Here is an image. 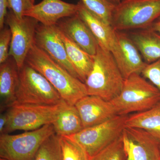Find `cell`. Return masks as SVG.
I'll use <instances>...</instances> for the list:
<instances>
[{"instance_id": "10", "label": "cell", "mask_w": 160, "mask_h": 160, "mask_svg": "<svg viewBox=\"0 0 160 160\" xmlns=\"http://www.w3.org/2000/svg\"><path fill=\"white\" fill-rule=\"evenodd\" d=\"M121 136L126 160H160V141L147 132L126 126Z\"/></svg>"}, {"instance_id": "30", "label": "cell", "mask_w": 160, "mask_h": 160, "mask_svg": "<svg viewBox=\"0 0 160 160\" xmlns=\"http://www.w3.org/2000/svg\"><path fill=\"white\" fill-rule=\"evenodd\" d=\"M8 122V116L6 111L1 112L0 115V134H3L6 124Z\"/></svg>"}, {"instance_id": "17", "label": "cell", "mask_w": 160, "mask_h": 160, "mask_svg": "<svg viewBox=\"0 0 160 160\" xmlns=\"http://www.w3.org/2000/svg\"><path fill=\"white\" fill-rule=\"evenodd\" d=\"M0 65V109L2 112L15 103L19 75L16 63L11 57Z\"/></svg>"}, {"instance_id": "3", "label": "cell", "mask_w": 160, "mask_h": 160, "mask_svg": "<svg viewBox=\"0 0 160 160\" xmlns=\"http://www.w3.org/2000/svg\"><path fill=\"white\" fill-rule=\"evenodd\" d=\"M118 115L148 110L160 102V91L149 81L138 73L132 74L124 81L122 89L110 101Z\"/></svg>"}, {"instance_id": "1", "label": "cell", "mask_w": 160, "mask_h": 160, "mask_svg": "<svg viewBox=\"0 0 160 160\" xmlns=\"http://www.w3.org/2000/svg\"><path fill=\"white\" fill-rule=\"evenodd\" d=\"M26 63L42 74L69 105H75L88 95L85 83L72 75L35 44L28 52Z\"/></svg>"}, {"instance_id": "22", "label": "cell", "mask_w": 160, "mask_h": 160, "mask_svg": "<svg viewBox=\"0 0 160 160\" xmlns=\"http://www.w3.org/2000/svg\"><path fill=\"white\" fill-rule=\"evenodd\" d=\"M59 139L62 160L91 159L86 150L74 140L63 136H59Z\"/></svg>"}, {"instance_id": "13", "label": "cell", "mask_w": 160, "mask_h": 160, "mask_svg": "<svg viewBox=\"0 0 160 160\" xmlns=\"http://www.w3.org/2000/svg\"><path fill=\"white\" fill-rule=\"evenodd\" d=\"M78 14L87 24L99 46L109 50L117 61L121 55V48L118 42L115 30L112 26L103 22L83 5L82 2L77 3Z\"/></svg>"}, {"instance_id": "36", "label": "cell", "mask_w": 160, "mask_h": 160, "mask_svg": "<svg viewBox=\"0 0 160 160\" xmlns=\"http://www.w3.org/2000/svg\"></svg>"}, {"instance_id": "6", "label": "cell", "mask_w": 160, "mask_h": 160, "mask_svg": "<svg viewBox=\"0 0 160 160\" xmlns=\"http://www.w3.org/2000/svg\"><path fill=\"white\" fill-rule=\"evenodd\" d=\"M52 124L17 135L0 136V158L8 160H35L44 142L54 134Z\"/></svg>"}, {"instance_id": "12", "label": "cell", "mask_w": 160, "mask_h": 160, "mask_svg": "<svg viewBox=\"0 0 160 160\" xmlns=\"http://www.w3.org/2000/svg\"><path fill=\"white\" fill-rule=\"evenodd\" d=\"M75 106L79 113L84 128L98 125L118 115L110 101L97 96L88 95L79 100Z\"/></svg>"}, {"instance_id": "28", "label": "cell", "mask_w": 160, "mask_h": 160, "mask_svg": "<svg viewBox=\"0 0 160 160\" xmlns=\"http://www.w3.org/2000/svg\"><path fill=\"white\" fill-rule=\"evenodd\" d=\"M32 0H9V9L17 18L22 19L24 13L34 6Z\"/></svg>"}, {"instance_id": "7", "label": "cell", "mask_w": 160, "mask_h": 160, "mask_svg": "<svg viewBox=\"0 0 160 160\" xmlns=\"http://www.w3.org/2000/svg\"><path fill=\"white\" fill-rule=\"evenodd\" d=\"M63 101L62 99L57 105L51 106L14 104L5 111L8 122L3 134H9L17 130L31 131L52 124L62 108Z\"/></svg>"}, {"instance_id": "19", "label": "cell", "mask_w": 160, "mask_h": 160, "mask_svg": "<svg viewBox=\"0 0 160 160\" xmlns=\"http://www.w3.org/2000/svg\"><path fill=\"white\" fill-rule=\"evenodd\" d=\"M52 124L55 133L59 136H70L84 129L81 117L76 106L69 105L64 100L56 118Z\"/></svg>"}, {"instance_id": "20", "label": "cell", "mask_w": 160, "mask_h": 160, "mask_svg": "<svg viewBox=\"0 0 160 160\" xmlns=\"http://www.w3.org/2000/svg\"><path fill=\"white\" fill-rule=\"evenodd\" d=\"M60 32L68 57L77 72L80 80L85 83L93 68L94 56L81 49L60 30Z\"/></svg>"}, {"instance_id": "16", "label": "cell", "mask_w": 160, "mask_h": 160, "mask_svg": "<svg viewBox=\"0 0 160 160\" xmlns=\"http://www.w3.org/2000/svg\"><path fill=\"white\" fill-rule=\"evenodd\" d=\"M121 48L119 58L116 61L124 79L134 73L142 74L147 66L136 46L125 31H116Z\"/></svg>"}, {"instance_id": "35", "label": "cell", "mask_w": 160, "mask_h": 160, "mask_svg": "<svg viewBox=\"0 0 160 160\" xmlns=\"http://www.w3.org/2000/svg\"></svg>"}, {"instance_id": "4", "label": "cell", "mask_w": 160, "mask_h": 160, "mask_svg": "<svg viewBox=\"0 0 160 160\" xmlns=\"http://www.w3.org/2000/svg\"><path fill=\"white\" fill-rule=\"evenodd\" d=\"M160 17V0H123L116 6L111 25L115 31L151 27Z\"/></svg>"}, {"instance_id": "27", "label": "cell", "mask_w": 160, "mask_h": 160, "mask_svg": "<svg viewBox=\"0 0 160 160\" xmlns=\"http://www.w3.org/2000/svg\"><path fill=\"white\" fill-rule=\"evenodd\" d=\"M141 74L160 91V59L147 64Z\"/></svg>"}, {"instance_id": "24", "label": "cell", "mask_w": 160, "mask_h": 160, "mask_svg": "<svg viewBox=\"0 0 160 160\" xmlns=\"http://www.w3.org/2000/svg\"><path fill=\"white\" fill-rule=\"evenodd\" d=\"M35 160H62L59 136L54 133L44 142Z\"/></svg>"}, {"instance_id": "18", "label": "cell", "mask_w": 160, "mask_h": 160, "mask_svg": "<svg viewBox=\"0 0 160 160\" xmlns=\"http://www.w3.org/2000/svg\"><path fill=\"white\" fill-rule=\"evenodd\" d=\"M129 37L147 64L160 59V34L151 28L133 30Z\"/></svg>"}, {"instance_id": "34", "label": "cell", "mask_w": 160, "mask_h": 160, "mask_svg": "<svg viewBox=\"0 0 160 160\" xmlns=\"http://www.w3.org/2000/svg\"><path fill=\"white\" fill-rule=\"evenodd\" d=\"M33 1V2H35V0H32Z\"/></svg>"}, {"instance_id": "32", "label": "cell", "mask_w": 160, "mask_h": 160, "mask_svg": "<svg viewBox=\"0 0 160 160\" xmlns=\"http://www.w3.org/2000/svg\"><path fill=\"white\" fill-rule=\"evenodd\" d=\"M109 2H111L115 4V5H117L118 4H119L123 0H109Z\"/></svg>"}, {"instance_id": "25", "label": "cell", "mask_w": 160, "mask_h": 160, "mask_svg": "<svg viewBox=\"0 0 160 160\" xmlns=\"http://www.w3.org/2000/svg\"><path fill=\"white\" fill-rule=\"evenodd\" d=\"M90 160H126L121 136L91 157Z\"/></svg>"}, {"instance_id": "2", "label": "cell", "mask_w": 160, "mask_h": 160, "mask_svg": "<svg viewBox=\"0 0 160 160\" xmlns=\"http://www.w3.org/2000/svg\"><path fill=\"white\" fill-rule=\"evenodd\" d=\"M124 81L111 52L99 45L93 68L85 82L88 94L111 101L121 92Z\"/></svg>"}, {"instance_id": "33", "label": "cell", "mask_w": 160, "mask_h": 160, "mask_svg": "<svg viewBox=\"0 0 160 160\" xmlns=\"http://www.w3.org/2000/svg\"><path fill=\"white\" fill-rule=\"evenodd\" d=\"M0 160H8L6 159L2 158H0Z\"/></svg>"}, {"instance_id": "26", "label": "cell", "mask_w": 160, "mask_h": 160, "mask_svg": "<svg viewBox=\"0 0 160 160\" xmlns=\"http://www.w3.org/2000/svg\"><path fill=\"white\" fill-rule=\"evenodd\" d=\"M12 32L9 27L4 26L0 32V64L9 58L11 45Z\"/></svg>"}, {"instance_id": "14", "label": "cell", "mask_w": 160, "mask_h": 160, "mask_svg": "<svg viewBox=\"0 0 160 160\" xmlns=\"http://www.w3.org/2000/svg\"><path fill=\"white\" fill-rule=\"evenodd\" d=\"M78 10V4L62 0H42L26 11L24 16L34 18L44 26H52L56 25L62 19L77 14Z\"/></svg>"}, {"instance_id": "9", "label": "cell", "mask_w": 160, "mask_h": 160, "mask_svg": "<svg viewBox=\"0 0 160 160\" xmlns=\"http://www.w3.org/2000/svg\"><path fill=\"white\" fill-rule=\"evenodd\" d=\"M39 23L30 17L24 16L22 19H18L10 10L6 15L5 24L12 32L9 56L14 59L19 70L25 65L28 52L34 44Z\"/></svg>"}, {"instance_id": "23", "label": "cell", "mask_w": 160, "mask_h": 160, "mask_svg": "<svg viewBox=\"0 0 160 160\" xmlns=\"http://www.w3.org/2000/svg\"><path fill=\"white\" fill-rule=\"evenodd\" d=\"M90 12L111 25L112 18L116 5L109 0H80Z\"/></svg>"}, {"instance_id": "11", "label": "cell", "mask_w": 160, "mask_h": 160, "mask_svg": "<svg viewBox=\"0 0 160 160\" xmlns=\"http://www.w3.org/2000/svg\"><path fill=\"white\" fill-rule=\"evenodd\" d=\"M34 44L72 75L80 79L68 57L59 29L56 25L46 26L39 24L36 32Z\"/></svg>"}, {"instance_id": "8", "label": "cell", "mask_w": 160, "mask_h": 160, "mask_svg": "<svg viewBox=\"0 0 160 160\" xmlns=\"http://www.w3.org/2000/svg\"><path fill=\"white\" fill-rule=\"evenodd\" d=\"M128 116L118 115L106 122L84 128L76 134L67 137L79 144L92 157L120 137Z\"/></svg>"}, {"instance_id": "29", "label": "cell", "mask_w": 160, "mask_h": 160, "mask_svg": "<svg viewBox=\"0 0 160 160\" xmlns=\"http://www.w3.org/2000/svg\"><path fill=\"white\" fill-rule=\"evenodd\" d=\"M9 8V0H0V29L5 26V20Z\"/></svg>"}, {"instance_id": "21", "label": "cell", "mask_w": 160, "mask_h": 160, "mask_svg": "<svg viewBox=\"0 0 160 160\" xmlns=\"http://www.w3.org/2000/svg\"><path fill=\"white\" fill-rule=\"evenodd\" d=\"M126 126L143 129L160 141V102L146 111L129 115Z\"/></svg>"}, {"instance_id": "5", "label": "cell", "mask_w": 160, "mask_h": 160, "mask_svg": "<svg viewBox=\"0 0 160 160\" xmlns=\"http://www.w3.org/2000/svg\"><path fill=\"white\" fill-rule=\"evenodd\" d=\"M19 75L14 104L51 106L57 105L62 100L49 81L27 63L19 70Z\"/></svg>"}, {"instance_id": "31", "label": "cell", "mask_w": 160, "mask_h": 160, "mask_svg": "<svg viewBox=\"0 0 160 160\" xmlns=\"http://www.w3.org/2000/svg\"><path fill=\"white\" fill-rule=\"evenodd\" d=\"M150 28L160 34V17L155 21Z\"/></svg>"}, {"instance_id": "15", "label": "cell", "mask_w": 160, "mask_h": 160, "mask_svg": "<svg viewBox=\"0 0 160 160\" xmlns=\"http://www.w3.org/2000/svg\"><path fill=\"white\" fill-rule=\"evenodd\" d=\"M56 25L60 31L81 49L93 56L96 54L98 42L78 13L62 19Z\"/></svg>"}]
</instances>
